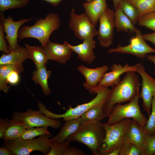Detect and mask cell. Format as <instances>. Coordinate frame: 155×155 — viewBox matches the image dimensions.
Returning <instances> with one entry per match:
<instances>
[{"mask_svg": "<svg viewBox=\"0 0 155 155\" xmlns=\"http://www.w3.org/2000/svg\"><path fill=\"white\" fill-rule=\"evenodd\" d=\"M86 2H89L92 1L93 0H86Z\"/></svg>", "mask_w": 155, "mask_h": 155, "instance_id": "obj_47", "label": "cell"}, {"mask_svg": "<svg viewBox=\"0 0 155 155\" xmlns=\"http://www.w3.org/2000/svg\"><path fill=\"white\" fill-rule=\"evenodd\" d=\"M135 33V36L131 38L129 44L122 46L119 43L116 48L110 49L108 52L130 54L142 60L144 59L147 54L155 53V49L147 43L140 30L137 29Z\"/></svg>", "mask_w": 155, "mask_h": 155, "instance_id": "obj_9", "label": "cell"}, {"mask_svg": "<svg viewBox=\"0 0 155 155\" xmlns=\"http://www.w3.org/2000/svg\"><path fill=\"white\" fill-rule=\"evenodd\" d=\"M15 70L20 73L24 71L22 65L7 64L0 65V90L5 93L8 92L10 88L7 85V77L9 73Z\"/></svg>", "mask_w": 155, "mask_h": 155, "instance_id": "obj_26", "label": "cell"}, {"mask_svg": "<svg viewBox=\"0 0 155 155\" xmlns=\"http://www.w3.org/2000/svg\"><path fill=\"white\" fill-rule=\"evenodd\" d=\"M133 25L138 22L140 16L135 6L127 0H122L119 6Z\"/></svg>", "mask_w": 155, "mask_h": 155, "instance_id": "obj_27", "label": "cell"}, {"mask_svg": "<svg viewBox=\"0 0 155 155\" xmlns=\"http://www.w3.org/2000/svg\"><path fill=\"white\" fill-rule=\"evenodd\" d=\"M103 106L92 107L83 114L81 117L84 122L93 120L100 121L106 118L103 112Z\"/></svg>", "mask_w": 155, "mask_h": 155, "instance_id": "obj_29", "label": "cell"}, {"mask_svg": "<svg viewBox=\"0 0 155 155\" xmlns=\"http://www.w3.org/2000/svg\"><path fill=\"white\" fill-rule=\"evenodd\" d=\"M114 21L118 32L122 31L133 34L137 29L119 7L114 11Z\"/></svg>", "mask_w": 155, "mask_h": 155, "instance_id": "obj_22", "label": "cell"}, {"mask_svg": "<svg viewBox=\"0 0 155 155\" xmlns=\"http://www.w3.org/2000/svg\"><path fill=\"white\" fill-rule=\"evenodd\" d=\"M0 155H14L13 153L9 149L3 146L0 148Z\"/></svg>", "mask_w": 155, "mask_h": 155, "instance_id": "obj_42", "label": "cell"}, {"mask_svg": "<svg viewBox=\"0 0 155 155\" xmlns=\"http://www.w3.org/2000/svg\"><path fill=\"white\" fill-rule=\"evenodd\" d=\"M47 127H32L26 129L20 138L24 140H30L40 135L51 134Z\"/></svg>", "mask_w": 155, "mask_h": 155, "instance_id": "obj_32", "label": "cell"}, {"mask_svg": "<svg viewBox=\"0 0 155 155\" xmlns=\"http://www.w3.org/2000/svg\"><path fill=\"white\" fill-rule=\"evenodd\" d=\"M48 60L65 64L70 59L72 50L68 46L49 41L43 47Z\"/></svg>", "mask_w": 155, "mask_h": 155, "instance_id": "obj_15", "label": "cell"}, {"mask_svg": "<svg viewBox=\"0 0 155 155\" xmlns=\"http://www.w3.org/2000/svg\"><path fill=\"white\" fill-rule=\"evenodd\" d=\"M146 133L144 127L132 119L126 131L123 142L133 143L143 150Z\"/></svg>", "mask_w": 155, "mask_h": 155, "instance_id": "obj_18", "label": "cell"}, {"mask_svg": "<svg viewBox=\"0 0 155 155\" xmlns=\"http://www.w3.org/2000/svg\"><path fill=\"white\" fill-rule=\"evenodd\" d=\"M86 154L82 150L74 147H69L65 153L64 155H84Z\"/></svg>", "mask_w": 155, "mask_h": 155, "instance_id": "obj_40", "label": "cell"}, {"mask_svg": "<svg viewBox=\"0 0 155 155\" xmlns=\"http://www.w3.org/2000/svg\"><path fill=\"white\" fill-rule=\"evenodd\" d=\"M4 33L3 25L0 22V51L3 52L5 54H9L11 51L5 40Z\"/></svg>", "mask_w": 155, "mask_h": 155, "instance_id": "obj_37", "label": "cell"}, {"mask_svg": "<svg viewBox=\"0 0 155 155\" xmlns=\"http://www.w3.org/2000/svg\"><path fill=\"white\" fill-rule=\"evenodd\" d=\"M143 35L145 40L151 42L155 45V31L151 33L145 34Z\"/></svg>", "mask_w": 155, "mask_h": 155, "instance_id": "obj_41", "label": "cell"}, {"mask_svg": "<svg viewBox=\"0 0 155 155\" xmlns=\"http://www.w3.org/2000/svg\"><path fill=\"white\" fill-rule=\"evenodd\" d=\"M52 135L39 136L36 139L24 140L21 138L4 142L3 146L7 148L14 155H28L34 151L47 155L51 149V138Z\"/></svg>", "mask_w": 155, "mask_h": 155, "instance_id": "obj_5", "label": "cell"}, {"mask_svg": "<svg viewBox=\"0 0 155 155\" xmlns=\"http://www.w3.org/2000/svg\"><path fill=\"white\" fill-rule=\"evenodd\" d=\"M10 120L8 118L1 119H0V138H1L7 129Z\"/></svg>", "mask_w": 155, "mask_h": 155, "instance_id": "obj_39", "label": "cell"}, {"mask_svg": "<svg viewBox=\"0 0 155 155\" xmlns=\"http://www.w3.org/2000/svg\"><path fill=\"white\" fill-rule=\"evenodd\" d=\"M83 41L82 43L76 45H72L66 41L63 43L69 47L72 51L77 53L80 59L88 64H91L96 58L93 51L96 48V42L93 37H92Z\"/></svg>", "mask_w": 155, "mask_h": 155, "instance_id": "obj_17", "label": "cell"}, {"mask_svg": "<svg viewBox=\"0 0 155 155\" xmlns=\"http://www.w3.org/2000/svg\"><path fill=\"white\" fill-rule=\"evenodd\" d=\"M119 149L114 150L110 153L108 155H119Z\"/></svg>", "mask_w": 155, "mask_h": 155, "instance_id": "obj_46", "label": "cell"}, {"mask_svg": "<svg viewBox=\"0 0 155 155\" xmlns=\"http://www.w3.org/2000/svg\"><path fill=\"white\" fill-rule=\"evenodd\" d=\"M138 24L140 26L145 27L155 31V11L141 16L139 20Z\"/></svg>", "mask_w": 155, "mask_h": 155, "instance_id": "obj_35", "label": "cell"}, {"mask_svg": "<svg viewBox=\"0 0 155 155\" xmlns=\"http://www.w3.org/2000/svg\"><path fill=\"white\" fill-rule=\"evenodd\" d=\"M27 127L22 121L12 117L9 125L1 139L4 142L20 138Z\"/></svg>", "mask_w": 155, "mask_h": 155, "instance_id": "obj_23", "label": "cell"}, {"mask_svg": "<svg viewBox=\"0 0 155 155\" xmlns=\"http://www.w3.org/2000/svg\"><path fill=\"white\" fill-rule=\"evenodd\" d=\"M70 142L68 140L60 143L52 141L51 149L47 155H64L66 151L70 146Z\"/></svg>", "mask_w": 155, "mask_h": 155, "instance_id": "obj_33", "label": "cell"}, {"mask_svg": "<svg viewBox=\"0 0 155 155\" xmlns=\"http://www.w3.org/2000/svg\"><path fill=\"white\" fill-rule=\"evenodd\" d=\"M119 155H144L143 149L131 142H124L119 148Z\"/></svg>", "mask_w": 155, "mask_h": 155, "instance_id": "obj_31", "label": "cell"}, {"mask_svg": "<svg viewBox=\"0 0 155 155\" xmlns=\"http://www.w3.org/2000/svg\"><path fill=\"white\" fill-rule=\"evenodd\" d=\"M151 110L150 115L144 129L148 135H155V94L152 98Z\"/></svg>", "mask_w": 155, "mask_h": 155, "instance_id": "obj_34", "label": "cell"}, {"mask_svg": "<svg viewBox=\"0 0 155 155\" xmlns=\"http://www.w3.org/2000/svg\"><path fill=\"white\" fill-rule=\"evenodd\" d=\"M110 69V71L105 73L103 75L98 84V86L113 87L121 81V75L129 71H135V65H130L128 63H126L123 66L120 64H114L111 67Z\"/></svg>", "mask_w": 155, "mask_h": 155, "instance_id": "obj_16", "label": "cell"}, {"mask_svg": "<svg viewBox=\"0 0 155 155\" xmlns=\"http://www.w3.org/2000/svg\"><path fill=\"white\" fill-rule=\"evenodd\" d=\"M61 24L58 15L50 12L44 19L36 20L32 26H21L18 32V39L21 41L25 38H34L40 42L43 47L50 41V37L52 32L58 29Z\"/></svg>", "mask_w": 155, "mask_h": 155, "instance_id": "obj_2", "label": "cell"}, {"mask_svg": "<svg viewBox=\"0 0 155 155\" xmlns=\"http://www.w3.org/2000/svg\"><path fill=\"white\" fill-rule=\"evenodd\" d=\"M135 71L142 78V89L139 96L142 100V106L149 117L150 115L152 98L155 94V78L148 73L143 64L139 63L135 65Z\"/></svg>", "mask_w": 155, "mask_h": 155, "instance_id": "obj_11", "label": "cell"}, {"mask_svg": "<svg viewBox=\"0 0 155 155\" xmlns=\"http://www.w3.org/2000/svg\"><path fill=\"white\" fill-rule=\"evenodd\" d=\"M139 94L128 103L124 104H118L114 105L108 117L106 123L113 124L129 118L144 127L148 119L141 111L139 104Z\"/></svg>", "mask_w": 155, "mask_h": 155, "instance_id": "obj_6", "label": "cell"}, {"mask_svg": "<svg viewBox=\"0 0 155 155\" xmlns=\"http://www.w3.org/2000/svg\"><path fill=\"white\" fill-rule=\"evenodd\" d=\"M48 2L54 7L57 6L63 0H42Z\"/></svg>", "mask_w": 155, "mask_h": 155, "instance_id": "obj_43", "label": "cell"}, {"mask_svg": "<svg viewBox=\"0 0 155 155\" xmlns=\"http://www.w3.org/2000/svg\"><path fill=\"white\" fill-rule=\"evenodd\" d=\"M106 0H93L91 2H84L82 6L85 13L92 24L96 25L101 14L108 8Z\"/></svg>", "mask_w": 155, "mask_h": 155, "instance_id": "obj_19", "label": "cell"}, {"mask_svg": "<svg viewBox=\"0 0 155 155\" xmlns=\"http://www.w3.org/2000/svg\"><path fill=\"white\" fill-rule=\"evenodd\" d=\"M18 71L13 70L10 71L7 77L8 82L10 84L15 85L17 84L19 82L20 77Z\"/></svg>", "mask_w": 155, "mask_h": 155, "instance_id": "obj_38", "label": "cell"}, {"mask_svg": "<svg viewBox=\"0 0 155 155\" xmlns=\"http://www.w3.org/2000/svg\"><path fill=\"white\" fill-rule=\"evenodd\" d=\"M147 59L148 60L153 63L155 65V56L150 55H147L146 56ZM155 74V69L154 72Z\"/></svg>", "mask_w": 155, "mask_h": 155, "instance_id": "obj_44", "label": "cell"}, {"mask_svg": "<svg viewBox=\"0 0 155 155\" xmlns=\"http://www.w3.org/2000/svg\"><path fill=\"white\" fill-rule=\"evenodd\" d=\"M113 3L114 9L115 10L119 7L120 3L122 0H112Z\"/></svg>", "mask_w": 155, "mask_h": 155, "instance_id": "obj_45", "label": "cell"}, {"mask_svg": "<svg viewBox=\"0 0 155 155\" xmlns=\"http://www.w3.org/2000/svg\"><path fill=\"white\" fill-rule=\"evenodd\" d=\"M144 155H155V135L146 134L143 148Z\"/></svg>", "mask_w": 155, "mask_h": 155, "instance_id": "obj_36", "label": "cell"}, {"mask_svg": "<svg viewBox=\"0 0 155 155\" xmlns=\"http://www.w3.org/2000/svg\"><path fill=\"white\" fill-rule=\"evenodd\" d=\"M108 67L103 65L95 68L87 67L83 65L77 67L78 71L85 78L86 81L83 86L91 94H94L95 89L102 77L108 69Z\"/></svg>", "mask_w": 155, "mask_h": 155, "instance_id": "obj_14", "label": "cell"}, {"mask_svg": "<svg viewBox=\"0 0 155 155\" xmlns=\"http://www.w3.org/2000/svg\"><path fill=\"white\" fill-rule=\"evenodd\" d=\"M32 73V80L36 84L41 86L44 95L49 96L51 92L48 84V79L51 75V71L47 70L45 65L36 68Z\"/></svg>", "mask_w": 155, "mask_h": 155, "instance_id": "obj_24", "label": "cell"}, {"mask_svg": "<svg viewBox=\"0 0 155 155\" xmlns=\"http://www.w3.org/2000/svg\"><path fill=\"white\" fill-rule=\"evenodd\" d=\"M24 45L28 51L29 59L32 60L36 68L46 65L48 60L43 47L31 46L27 44Z\"/></svg>", "mask_w": 155, "mask_h": 155, "instance_id": "obj_25", "label": "cell"}, {"mask_svg": "<svg viewBox=\"0 0 155 155\" xmlns=\"http://www.w3.org/2000/svg\"><path fill=\"white\" fill-rule=\"evenodd\" d=\"M68 27L73 32L75 36L81 40L94 37L98 35V31L95 25L92 24L86 13L77 14L73 8L70 13Z\"/></svg>", "mask_w": 155, "mask_h": 155, "instance_id": "obj_10", "label": "cell"}, {"mask_svg": "<svg viewBox=\"0 0 155 155\" xmlns=\"http://www.w3.org/2000/svg\"><path fill=\"white\" fill-rule=\"evenodd\" d=\"M84 122L81 117L65 121L61 127L59 132L54 136L51 137V141L60 143L67 140L77 131Z\"/></svg>", "mask_w": 155, "mask_h": 155, "instance_id": "obj_20", "label": "cell"}, {"mask_svg": "<svg viewBox=\"0 0 155 155\" xmlns=\"http://www.w3.org/2000/svg\"><path fill=\"white\" fill-rule=\"evenodd\" d=\"M105 135L102 123L99 121L93 120L83 122L67 140L70 142L82 143L90 149L93 155H99Z\"/></svg>", "mask_w": 155, "mask_h": 155, "instance_id": "obj_3", "label": "cell"}, {"mask_svg": "<svg viewBox=\"0 0 155 155\" xmlns=\"http://www.w3.org/2000/svg\"><path fill=\"white\" fill-rule=\"evenodd\" d=\"M133 71H127L121 81L111 89L108 98L103 106L106 117H108L116 104L129 102L140 93L139 77Z\"/></svg>", "mask_w": 155, "mask_h": 155, "instance_id": "obj_1", "label": "cell"}, {"mask_svg": "<svg viewBox=\"0 0 155 155\" xmlns=\"http://www.w3.org/2000/svg\"><path fill=\"white\" fill-rule=\"evenodd\" d=\"M30 0H0V13L9 9L22 8L26 6Z\"/></svg>", "mask_w": 155, "mask_h": 155, "instance_id": "obj_30", "label": "cell"}, {"mask_svg": "<svg viewBox=\"0 0 155 155\" xmlns=\"http://www.w3.org/2000/svg\"><path fill=\"white\" fill-rule=\"evenodd\" d=\"M111 89L98 86L95 90L96 96L88 102L77 105L74 108L70 107L63 114H58L52 113L47 109L42 103L38 106L39 110L47 117L55 119L62 118L67 121L80 117L85 113L92 107L103 105L108 98Z\"/></svg>", "mask_w": 155, "mask_h": 155, "instance_id": "obj_4", "label": "cell"}, {"mask_svg": "<svg viewBox=\"0 0 155 155\" xmlns=\"http://www.w3.org/2000/svg\"><path fill=\"white\" fill-rule=\"evenodd\" d=\"M12 117L24 122L27 128L47 127L57 129L62 125L59 120L50 118L39 110H33L30 108H28L24 112L14 111L12 113Z\"/></svg>", "mask_w": 155, "mask_h": 155, "instance_id": "obj_8", "label": "cell"}, {"mask_svg": "<svg viewBox=\"0 0 155 155\" xmlns=\"http://www.w3.org/2000/svg\"><path fill=\"white\" fill-rule=\"evenodd\" d=\"M136 7L140 18L146 14L155 11V0H127Z\"/></svg>", "mask_w": 155, "mask_h": 155, "instance_id": "obj_28", "label": "cell"}, {"mask_svg": "<svg viewBox=\"0 0 155 155\" xmlns=\"http://www.w3.org/2000/svg\"><path fill=\"white\" fill-rule=\"evenodd\" d=\"M131 120L126 119L113 124L102 123L105 135L99 151V155H108L112 151L120 148L123 143L126 131Z\"/></svg>", "mask_w": 155, "mask_h": 155, "instance_id": "obj_7", "label": "cell"}, {"mask_svg": "<svg viewBox=\"0 0 155 155\" xmlns=\"http://www.w3.org/2000/svg\"><path fill=\"white\" fill-rule=\"evenodd\" d=\"M36 18H25L14 21L11 16L5 18L3 13H0V22L3 25L4 32L6 34L5 38L8 42V47L11 52L14 51L19 44L18 40V33L22 26Z\"/></svg>", "mask_w": 155, "mask_h": 155, "instance_id": "obj_13", "label": "cell"}, {"mask_svg": "<svg viewBox=\"0 0 155 155\" xmlns=\"http://www.w3.org/2000/svg\"><path fill=\"white\" fill-rule=\"evenodd\" d=\"M28 59H29V57L27 50L19 44L14 51L8 54L2 53L0 58V65L7 64L22 65L23 63Z\"/></svg>", "mask_w": 155, "mask_h": 155, "instance_id": "obj_21", "label": "cell"}, {"mask_svg": "<svg viewBox=\"0 0 155 155\" xmlns=\"http://www.w3.org/2000/svg\"><path fill=\"white\" fill-rule=\"evenodd\" d=\"M114 11L108 8L99 18V27L97 39L102 46L107 48L113 42V31L115 28Z\"/></svg>", "mask_w": 155, "mask_h": 155, "instance_id": "obj_12", "label": "cell"}]
</instances>
